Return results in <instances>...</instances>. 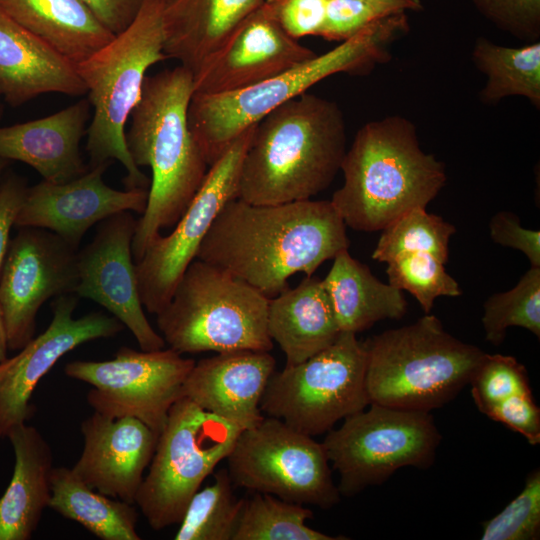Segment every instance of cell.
<instances>
[{
	"label": "cell",
	"instance_id": "cell-18",
	"mask_svg": "<svg viewBox=\"0 0 540 540\" xmlns=\"http://www.w3.org/2000/svg\"><path fill=\"white\" fill-rule=\"evenodd\" d=\"M112 162L94 167L65 183L42 180L28 187L14 226L49 230L74 248L90 227L122 211L142 215L148 189L116 190L105 184L103 175Z\"/></svg>",
	"mask_w": 540,
	"mask_h": 540
},
{
	"label": "cell",
	"instance_id": "cell-38",
	"mask_svg": "<svg viewBox=\"0 0 540 540\" xmlns=\"http://www.w3.org/2000/svg\"><path fill=\"white\" fill-rule=\"evenodd\" d=\"M399 12L369 0H327L320 37L343 42L374 21Z\"/></svg>",
	"mask_w": 540,
	"mask_h": 540
},
{
	"label": "cell",
	"instance_id": "cell-1",
	"mask_svg": "<svg viewBox=\"0 0 540 540\" xmlns=\"http://www.w3.org/2000/svg\"><path fill=\"white\" fill-rule=\"evenodd\" d=\"M349 244L330 200L252 204L236 198L218 213L196 259L273 298L289 288L292 275L312 276Z\"/></svg>",
	"mask_w": 540,
	"mask_h": 540
},
{
	"label": "cell",
	"instance_id": "cell-10",
	"mask_svg": "<svg viewBox=\"0 0 540 540\" xmlns=\"http://www.w3.org/2000/svg\"><path fill=\"white\" fill-rule=\"evenodd\" d=\"M322 441L339 474L341 496L351 497L386 481L402 467L433 463L441 435L430 412L369 404L345 419Z\"/></svg>",
	"mask_w": 540,
	"mask_h": 540
},
{
	"label": "cell",
	"instance_id": "cell-40",
	"mask_svg": "<svg viewBox=\"0 0 540 540\" xmlns=\"http://www.w3.org/2000/svg\"><path fill=\"white\" fill-rule=\"evenodd\" d=\"M265 7L284 31L294 39L320 37L327 0H265Z\"/></svg>",
	"mask_w": 540,
	"mask_h": 540
},
{
	"label": "cell",
	"instance_id": "cell-33",
	"mask_svg": "<svg viewBox=\"0 0 540 540\" xmlns=\"http://www.w3.org/2000/svg\"><path fill=\"white\" fill-rule=\"evenodd\" d=\"M372 258L387 263L396 256L424 252L444 264L449 258V241L456 228L442 217L415 208L381 230Z\"/></svg>",
	"mask_w": 540,
	"mask_h": 540
},
{
	"label": "cell",
	"instance_id": "cell-47",
	"mask_svg": "<svg viewBox=\"0 0 540 540\" xmlns=\"http://www.w3.org/2000/svg\"><path fill=\"white\" fill-rule=\"evenodd\" d=\"M9 161L8 160H5V159H2L0 158V179H1V176L3 174V171L4 169L6 168V166L8 165Z\"/></svg>",
	"mask_w": 540,
	"mask_h": 540
},
{
	"label": "cell",
	"instance_id": "cell-2",
	"mask_svg": "<svg viewBox=\"0 0 540 540\" xmlns=\"http://www.w3.org/2000/svg\"><path fill=\"white\" fill-rule=\"evenodd\" d=\"M194 75L179 65L146 76L125 139L137 167L148 166L152 180L144 213L137 220L131 250L140 260L151 241L185 213L209 166L188 124Z\"/></svg>",
	"mask_w": 540,
	"mask_h": 540
},
{
	"label": "cell",
	"instance_id": "cell-13",
	"mask_svg": "<svg viewBox=\"0 0 540 540\" xmlns=\"http://www.w3.org/2000/svg\"><path fill=\"white\" fill-rule=\"evenodd\" d=\"M195 361L168 349L154 351L121 347L113 359L76 360L65 374L90 384L89 405L108 417H135L156 434L163 430L173 404L182 397L184 382Z\"/></svg>",
	"mask_w": 540,
	"mask_h": 540
},
{
	"label": "cell",
	"instance_id": "cell-42",
	"mask_svg": "<svg viewBox=\"0 0 540 540\" xmlns=\"http://www.w3.org/2000/svg\"><path fill=\"white\" fill-rule=\"evenodd\" d=\"M489 233L495 243L525 254L530 266H540V231L522 227L514 213L494 214L489 222Z\"/></svg>",
	"mask_w": 540,
	"mask_h": 540
},
{
	"label": "cell",
	"instance_id": "cell-25",
	"mask_svg": "<svg viewBox=\"0 0 540 540\" xmlns=\"http://www.w3.org/2000/svg\"><path fill=\"white\" fill-rule=\"evenodd\" d=\"M15 465L11 481L0 497V540H29L49 506L52 449L41 433L26 423L7 435Z\"/></svg>",
	"mask_w": 540,
	"mask_h": 540
},
{
	"label": "cell",
	"instance_id": "cell-26",
	"mask_svg": "<svg viewBox=\"0 0 540 540\" xmlns=\"http://www.w3.org/2000/svg\"><path fill=\"white\" fill-rule=\"evenodd\" d=\"M267 332L284 353L287 366L333 344L341 331L322 280L306 276L295 288L269 298Z\"/></svg>",
	"mask_w": 540,
	"mask_h": 540
},
{
	"label": "cell",
	"instance_id": "cell-35",
	"mask_svg": "<svg viewBox=\"0 0 540 540\" xmlns=\"http://www.w3.org/2000/svg\"><path fill=\"white\" fill-rule=\"evenodd\" d=\"M386 264L388 283L399 290L408 291L425 314L430 313L436 298L461 295L458 282L447 273L445 264L432 254H402Z\"/></svg>",
	"mask_w": 540,
	"mask_h": 540
},
{
	"label": "cell",
	"instance_id": "cell-23",
	"mask_svg": "<svg viewBox=\"0 0 540 540\" xmlns=\"http://www.w3.org/2000/svg\"><path fill=\"white\" fill-rule=\"evenodd\" d=\"M87 94L76 66L0 8V95L11 106L41 94Z\"/></svg>",
	"mask_w": 540,
	"mask_h": 540
},
{
	"label": "cell",
	"instance_id": "cell-17",
	"mask_svg": "<svg viewBox=\"0 0 540 540\" xmlns=\"http://www.w3.org/2000/svg\"><path fill=\"white\" fill-rule=\"evenodd\" d=\"M136 225L131 211L99 222L93 240L78 250L75 295L107 309L131 331L141 350H160L166 343L149 323L138 293L131 250Z\"/></svg>",
	"mask_w": 540,
	"mask_h": 540
},
{
	"label": "cell",
	"instance_id": "cell-3",
	"mask_svg": "<svg viewBox=\"0 0 540 540\" xmlns=\"http://www.w3.org/2000/svg\"><path fill=\"white\" fill-rule=\"evenodd\" d=\"M346 123L335 101L303 93L255 126L238 198L252 204L309 200L328 188L346 153Z\"/></svg>",
	"mask_w": 540,
	"mask_h": 540
},
{
	"label": "cell",
	"instance_id": "cell-30",
	"mask_svg": "<svg viewBox=\"0 0 540 540\" xmlns=\"http://www.w3.org/2000/svg\"><path fill=\"white\" fill-rule=\"evenodd\" d=\"M472 60L487 80L480 100L494 104L509 96H522L540 107V42L507 47L479 37Z\"/></svg>",
	"mask_w": 540,
	"mask_h": 540
},
{
	"label": "cell",
	"instance_id": "cell-34",
	"mask_svg": "<svg viewBox=\"0 0 540 540\" xmlns=\"http://www.w3.org/2000/svg\"><path fill=\"white\" fill-rule=\"evenodd\" d=\"M485 339L500 345L509 327L517 326L540 337V266H530L510 290L495 293L484 302Z\"/></svg>",
	"mask_w": 540,
	"mask_h": 540
},
{
	"label": "cell",
	"instance_id": "cell-4",
	"mask_svg": "<svg viewBox=\"0 0 540 540\" xmlns=\"http://www.w3.org/2000/svg\"><path fill=\"white\" fill-rule=\"evenodd\" d=\"M340 171L344 182L330 202L346 226L364 232L426 208L447 180L444 164L421 149L416 126L400 115L364 124Z\"/></svg>",
	"mask_w": 540,
	"mask_h": 540
},
{
	"label": "cell",
	"instance_id": "cell-31",
	"mask_svg": "<svg viewBox=\"0 0 540 540\" xmlns=\"http://www.w3.org/2000/svg\"><path fill=\"white\" fill-rule=\"evenodd\" d=\"M313 517L305 505L289 502L271 494L255 492L243 498L232 540H344L317 531L306 520Z\"/></svg>",
	"mask_w": 540,
	"mask_h": 540
},
{
	"label": "cell",
	"instance_id": "cell-11",
	"mask_svg": "<svg viewBox=\"0 0 540 540\" xmlns=\"http://www.w3.org/2000/svg\"><path fill=\"white\" fill-rule=\"evenodd\" d=\"M366 349L355 333L307 360L274 372L260 410L312 437L327 433L369 404L365 385Z\"/></svg>",
	"mask_w": 540,
	"mask_h": 540
},
{
	"label": "cell",
	"instance_id": "cell-7",
	"mask_svg": "<svg viewBox=\"0 0 540 540\" xmlns=\"http://www.w3.org/2000/svg\"><path fill=\"white\" fill-rule=\"evenodd\" d=\"M363 343L370 404L411 411L430 412L451 401L486 355L448 333L430 313Z\"/></svg>",
	"mask_w": 540,
	"mask_h": 540
},
{
	"label": "cell",
	"instance_id": "cell-29",
	"mask_svg": "<svg viewBox=\"0 0 540 540\" xmlns=\"http://www.w3.org/2000/svg\"><path fill=\"white\" fill-rule=\"evenodd\" d=\"M102 540H140L134 504L111 498L86 485L66 467H54L49 506Z\"/></svg>",
	"mask_w": 540,
	"mask_h": 540
},
{
	"label": "cell",
	"instance_id": "cell-44",
	"mask_svg": "<svg viewBox=\"0 0 540 540\" xmlns=\"http://www.w3.org/2000/svg\"><path fill=\"white\" fill-rule=\"evenodd\" d=\"M113 35L124 31L135 19L142 0H81Z\"/></svg>",
	"mask_w": 540,
	"mask_h": 540
},
{
	"label": "cell",
	"instance_id": "cell-36",
	"mask_svg": "<svg viewBox=\"0 0 540 540\" xmlns=\"http://www.w3.org/2000/svg\"><path fill=\"white\" fill-rule=\"evenodd\" d=\"M469 384L475 405L485 415L510 397L531 392L524 365L501 354L486 353Z\"/></svg>",
	"mask_w": 540,
	"mask_h": 540
},
{
	"label": "cell",
	"instance_id": "cell-6",
	"mask_svg": "<svg viewBox=\"0 0 540 540\" xmlns=\"http://www.w3.org/2000/svg\"><path fill=\"white\" fill-rule=\"evenodd\" d=\"M170 0H142L133 22L85 61L76 65L90 105L87 128L89 167L118 160L126 189H148L149 179L133 162L125 126L139 102L147 70L164 54V12Z\"/></svg>",
	"mask_w": 540,
	"mask_h": 540
},
{
	"label": "cell",
	"instance_id": "cell-12",
	"mask_svg": "<svg viewBox=\"0 0 540 540\" xmlns=\"http://www.w3.org/2000/svg\"><path fill=\"white\" fill-rule=\"evenodd\" d=\"M226 459L234 486L321 509L340 502L322 442L277 418L243 429Z\"/></svg>",
	"mask_w": 540,
	"mask_h": 540
},
{
	"label": "cell",
	"instance_id": "cell-8",
	"mask_svg": "<svg viewBox=\"0 0 540 540\" xmlns=\"http://www.w3.org/2000/svg\"><path fill=\"white\" fill-rule=\"evenodd\" d=\"M269 298L227 271L194 259L156 314L165 343L179 354L268 351Z\"/></svg>",
	"mask_w": 540,
	"mask_h": 540
},
{
	"label": "cell",
	"instance_id": "cell-27",
	"mask_svg": "<svg viewBox=\"0 0 540 540\" xmlns=\"http://www.w3.org/2000/svg\"><path fill=\"white\" fill-rule=\"evenodd\" d=\"M0 8L75 66L114 37L81 0H0Z\"/></svg>",
	"mask_w": 540,
	"mask_h": 540
},
{
	"label": "cell",
	"instance_id": "cell-41",
	"mask_svg": "<svg viewBox=\"0 0 540 540\" xmlns=\"http://www.w3.org/2000/svg\"><path fill=\"white\" fill-rule=\"evenodd\" d=\"M523 435L529 444L540 442V409L532 393L514 395L492 408L486 415Z\"/></svg>",
	"mask_w": 540,
	"mask_h": 540
},
{
	"label": "cell",
	"instance_id": "cell-22",
	"mask_svg": "<svg viewBox=\"0 0 540 540\" xmlns=\"http://www.w3.org/2000/svg\"><path fill=\"white\" fill-rule=\"evenodd\" d=\"M90 102L80 101L47 117L0 127V158L21 161L44 181L65 183L89 170L80 154Z\"/></svg>",
	"mask_w": 540,
	"mask_h": 540
},
{
	"label": "cell",
	"instance_id": "cell-19",
	"mask_svg": "<svg viewBox=\"0 0 540 540\" xmlns=\"http://www.w3.org/2000/svg\"><path fill=\"white\" fill-rule=\"evenodd\" d=\"M316 55L287 34L263 3L194 74L193 94H220L247 88Z\"/></svg>",
	"mask_w": 540,
	"mask_h": 540
},
{
	"label": "cell",
	"instance_id": "cell-32",
	"mask_svg": "<svg viewBox=\"0 0 540 540\" xmlns=\"http://www.w3.org/2000/svg\"><path fill=\"white\" fill-rule=\"evenodd\" d=\"M227 469L214 474L211 485L190 499L175 540H232L243 498H238Z\"/></svg>",
	"mask_w": 540,
	"mask_h": 540
},
{
	"label": "cell",
	"instance_id": "cell-45",
	"mask_svg": "<svg viewBox=\"0 0 540 540\" xmlns=\"http://www.w3.org/2000/svg\"><path fill=\"white\" fill-rule=\"evenodd\" d=\"M390 7L396 11H420L423 9L421 0H369Z\"/></svg>",
	"mask_w": 540,
	"mask_h": 540
},
{
	"label": "cell",
	"instance_id": "cell-39",
	"mask_svg": "<svg viewBox=\"0 0 540 540\" xmlns=\"http://www.w3.org/2000/svg\"><path fill=\"white\" fill-rule=\"evenodd\" d=\"M498 28L518 39L536 42L540 36V0H471Z\"/></svg>",
	"mask_w": 540,
	"mask_h": 540
},
{
	"label": "cell",
	"instance_id": "cell-14",
	"mask_svg": "<svg viewBox=\"0 0 540 540\" xmlns=\"http://www.w3.org/2000/svg\"><path fill=\"white\" fill-rule=\"evenodd\" d=\"M255 126L236 138L210 165L174 229L168 235H157L135 262L140 301L149 313L158 314L169 303L218 213L238 198L242 162Z\"/></svg>",
	"mask_w": 540,
	"mask_h": 540
},
{
	"label": "cell",
	"instance_id": "cell-15",
	"mask_svg": "<svg viewBox=\"0 0 540 540\" xmlns=\"http://www.w3.org/2000/svg\"><path fill=\"white\" fill-rule=\"evenodd\" d=\"M78 249L59 235L21 227L10 239L0 269V309L8 348L20 350L33 337L36 316L50 298L75 294Z\"/></svg>",
	"mask_w": 540,
	"mask_h": 540
},
{
	"label": "cell",
	"instance_id": "cell-46",
	"mask_svg": "<svg viewBox=\"0 0 540 540\" xmlns=\"http://www.w3.org/2000/svg\"><path fill=\"white\" fill-rule=\"evenodd\" d=\"M7 349H9L7 332L0 309V364L7 359Z\"/></svg>",
	"mask_w": 540,
	"mask_h": 540
},
{
	"label": "cell",
	"instance_id": "cell-20",
	"mask_svg": "<svg viewBox=\"0 0 540 540\" xmlns=\"http://www.w3.org/2000/svg\"><path fill=\"white\" fill-rule=\"evenodd\" d=\"M84 446L73 473L92 489L135 504L158 440L135 417H108L94 412L81 424Z\"/></svg>",
	"mask_w": 540,
	"mask_h": 540
},
{
	"label": "cell",
	"instance_id": "cell-9",
	"mask_svg": "<svg viewBox=\"0 0 540 540\" xmlns=\"http://www.w3.org/2000/svg\"><path fill=\"white\" fill-rule=\"evenodd\" d=\"M242 430L186 397L173 404L135 499L153 530L181 521L192 496L226 459Z\"/></svg>",
	"mask_w": 540,
	"mask_h": 540
},
{
	"label": "cell",
	"instance_id": "cell-28",
	"mask_svg": "<svg viewBox=\"0 0 540 540\" xmlns=\"http://www.w3.org/2000/svg\"><path fill=\"white\" fill-rule=\"evenodd\" d=\"M323 286L341 332L358 333L385 319H400L407 311L403 291L376 278L348 249L333 258Z\"/></svg>",
	"mask_w": 540,
	"mask_h": 540
},
{
	"label": "cell",
	"instance_id": "cell-37",
	"mask_svg": "<svg viewBox=\"0 0 540 540\" xmlns=\"http://www.w3.org/2000/svg\"><path fill=\"white\" fill-rule=\"evenodd\" d=\"M540 533V472L529 474L522 491L483 523L482 540H535Z\"/></svg>",
	"mask_w": 540,
	"mask_h": 540
},
{
	"label": "cell",
	"instance_id": "cell-21",
	"mask_svg": "<svg viewBox=\"0 0 540 540\" xmlns=\"http://www.w3.org/2000/svg\"><path fill=\"white\" fill-rule=\"evenodd\" d=\"M275 365L268 351L217 353L195 362L182 397L241 429L252 427L264 417L260 402Z\"/></svg>",
	"mask_w": 540,
	"mask_h": 540
},
{
	"label": "cell",
	"instance_id": "cell-48",
	"mask_svg": "<svg viewBox=\"0 0 540 540\" xmlns=\"http://www.w3.org/2000/svg\"><path fill=\"white\" fill-rule=\"evenodd\" d=\"M0 100H1V95H0ZM2 112H3V108H2V105H1V101H0V118H1Z\"/></svg>",
	"mask_w": 540,
	"mask_h": 540
},
{
	"label": "cell",
	"instance_id": "cell-43",
	"mask_svg": "<svg viewBox=\"0 0 540 540\" xmlns=\"http://www.w3.org/2000/svg\"><path fill=\"white\" fill-rule=\"evenodd\" d=\"M27 188L26 182L14 174L7 175L0 182V269L10 242V231Z\"/></svg>",
	"mask_w": 540,
	"mask_h": 540
},
{
	"label": "cell",
	"instance_id": "cell-5",
	"mask_svg": "<svg viewBox=\"0 0 540 540\" xmlns=\"http://www.w3.org/2000/svg\"><path fill=\"white\" fill-rule=\"evenodd\" d=\"M409 29L406 12L380 18L333 49L265 81L220 94H193L189 128L208 166L266 115L338 73L366 74L389 58V46Z\"/></svg>",
	"mask_w": 540,
	"mask_h": 540
},
{
	"label": "cell",
	"instance_id": "cell-24",
	"mask_svg": "<svg viewBox=\"0 0 540 540\" xmlns=\"http://www.w3.org/2000/svg\"><path fill=\"white\" fill-rule=\"evenodd\" d=\"M265 0H170L164 12V54L193 75Z\"/></svg>",
	"mask_w": 540,
	"mask_h": 540
},
{
	"label": "cell",
	"instance_id": "cell-16",
	"mask_svg": "<svg viewBox=\"0 0 540 540\" xmlns=\"http://www.w3.org/2000/svg\"><path fill=\"white\" fill-rule=\"evenodd\" d=\"M78 299L75 294L56 297L46 330L0 364V437H7L13 428L34 415L31 396L40 379L63 355L83 343L114 337L123 330L124 325L116 317L101 312L74 318Z\"/></svg>",
	"mask_w": 540,
	"mask_h": 540
}]
</instances>
